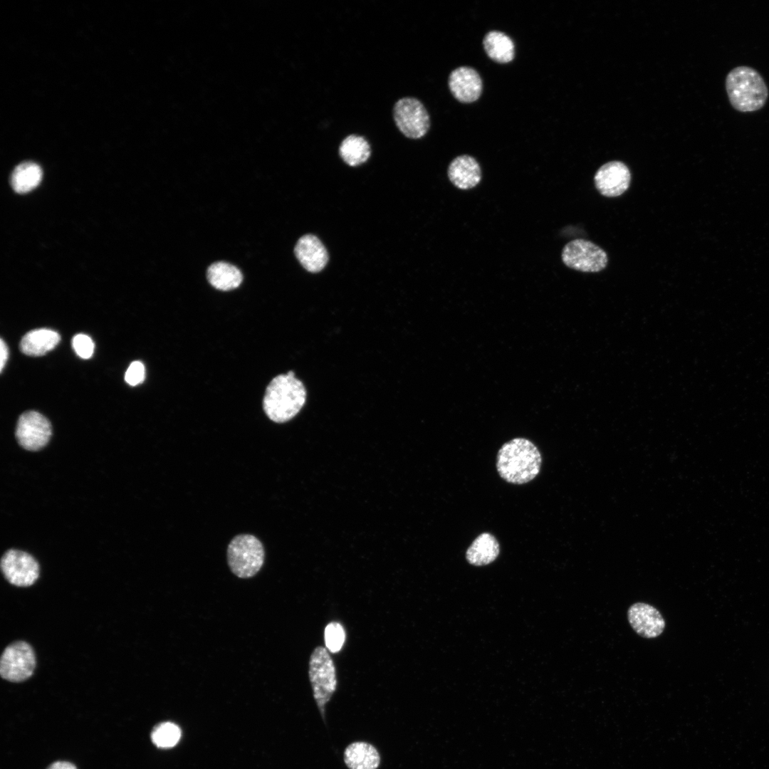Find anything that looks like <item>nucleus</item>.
Returning a JSON list of instances; mask_svg holds the SVG:
<instances>
[{
  "mask_svg": "<svg viewBox=\"0 0 769 769\" xmlns=\"http://www.w3.org/2000/svg\"><path fill=\"white\" fill-rule=\"evenodd\" d=\"M345 632L338 622L329 623L325 629V642L327 648L333 653L338 652L345 642Z\"/></svg>",
  "mask_w": 769,
  "mask_h": 769,
  "instance_id": "24",
  "label": "nucleus"
},
{
  "mask_svg": "<svg viewBox=\"0 0 769 769\" xmlns=\"http://www.w3.org/2000/svg\"><path fill=\"white\" fill-rule=\"evenodd\" d=\"M35 665L32 647L25 642H16L9 645L2 653L0 674L7 681L20 682L32 675Z\"/></svg>",
  "mask_w": 769,
  "mask_h": 769,
  "instance_id": "8",
  "label": "nucleus"
},
{
  "mask_svg": "<svg viewBox=\"0 0 769 769\" xmlns=\"http://www.w3.org/2000/svg\"><path fill=\"white\" fill-rule=\"evenodd\" d=\"M542 463L537 446L525 438H514L498 450L496 469L500 476L513 484H523L538 474Z\"/></svg>",
  "mask_w": 769,
  "mask_h": 769,
  "instance_id": "1",
  "label": "nucleus"
},
{
  "mask_svg": "<svg viewBox=\"0 0 769 769\" xmlns=\"http://www.w3.org/2000/svg\"><path fill=\"white\" fill-rule=\"evenodd\" d=\"M145 366L140 361L132 362L125 374L126 382L131 386H135L142 383L145 380Z\"/></svg>",
  "mask_w": 769,
  "mask_h": 769,
  "instance_id": "26",
  "label": "nucleus"
},
{
  "mask_svg": "<svg viewBox=\"0 0 769 769\" xmlns=\"http://www.w3.org/2000/svg\"><path fill=\"white\" fill-rule=\"evenodd\" d=\"M450 182L460 189L476 187L481 179V169L478 162L471 156L464 155L454 158L449 165Z\"/></svg>",
  "mask_w": 769,
  "mask_h": 769,
  "instance_id": "15",
  "label": "nucleus"
},
{
  "mask_svg": "<svg viewBox=\"0 0 769 769\" xmlns=\"http://www.w3.org/2000/svg\"><path fill=\"white\" fill-rule=\"evenodd\" d=\"M206 277L213 287L224 291L238 288L243 280L239 269L224 261L212 263L207 269Z\"/></svg>",
  "mask_w": 769,
  "mask_h": 769,
  "instance_id": "19",
  "label": "nucleus"
},
{
  "mask_svg": "<svg viewBox=\"0 0 769 769\" xmlns=\"http://www.w3.org/2000/svg\"><path fill=\"white\" fill-rule=\"evenodd\" d=\"M562 260L567 267L587 273L603 270L608 262L607 253L602 249L582 239L572 240L564 246Z\"/></svg>",
  "mask_w": 769,
  "mask_h": 769,
  "instance_id": "7",
  "label": "nucleus"
},
{
  "mask_svg": "<svg viewBox=\"0 0 769 769\" xmlns=\"http://www.w3.org/2000/svg\"><path fill=\"white\" fill-rule=\"evenodd\" d=\"M726 90L731 106L741 113L760 110L768 98V89L762 75L753 68L740 66L726 78Z\"/></svg>",
  "mask_w": 769,
  "mask_h": 769,
  "instance_id": "3",
  "label": "nucleus"
},
{
  "mask_svg": "<svg viewBox=\"0 0 769 769\" xmlns=\"http://www.w3.org/2000/svg\"><path fill=\"white\" fill-rule=\"evenodd\" d=\"M42 176V169L38 164L25 162L14 169L11 176V185L17 193H27L40 184Z\"/></svg>",
  "mask_w": 769,
  "mask_h": 769,
  "instance_id": "22",
  "label": "nucleus"
},
{
  "mask_svg": "<svg viewBox=\"0 0 769 769\" xmlns=\"http://www.w3.org/2000/svg\"><path fill=\"white\" fill-rule=\"evenodd\" d=\"M306 400V390L293 371L275 377L267 386L263 399L266 416L277 423L293 418Z\"/></svg>",
  "mask_w": 769,
  "mask_h": 769,
  "instance_id": "2",
  "label": "nucleus"
},
{
  "mask_svg": "<svg viewBox=\"0 0 769 769\" xmlns=\"http://www.w3.org/2000/svg\"><path fill=\"white\" fill-rule=\"evenodd\" d=\"M72 345L76 354L83 359L92 357L94 351V343L92 339L85 334L75 335L72 340Z\"/></svg>",
  "mask_w": 769,
  "mask_h": 769,
  "instance_id": "25",
  "label": "nucleus"
},
{
  "mask_svg": "<svg viewBox=\"0 0 769 769\" xmlns=\"http://www.w3.org/2000/svg\"><path fill=\"white\" fill-rule=\"evenodd\" d=\"M627 618L635 632L646 639H653L661 635L666 625L659 610L644 602L632 605L627 611Z\"/></svg>",
  "mask_w": 769,
  "mask_h": 769,
  "instance_id": "12",
  "label": "nucleus"
},
{
  "mask_svg": "<svg viewBox=\"0 0 769 769\" xmlns=\"http://www.w3.org/2000/svg\"><path fill=\"white\" fill-rule=\"evenodd\" d=\"M60 335L52 330L41 328L31 330L21 339V351L29 356H41L53 350L60 342Z\"/></svg>",
  "mask_w": 769,
  "mask_h": 769,
  "instance_id": "17",
  "label": "nucleus"
},
{
  "mask_svg": "<svg viewBox=\"0 0 769 769\" xmlns=\"http://www.w3.org/2000/svg\"><path fill=\"white\" fill-rule=\"evenodd\" d=\"M343 760L348 769H377L381 756L374 745L366 741H355L345 748Z\"/></svg>",
  "mask_w": 769,
  "mask_h": 769,
  "instance_id": "16",
  "label": "nucleus"
},
{
  "mask_svg": "<svg viewBox=\"0 0 769 769\" xmlns=\"http://www.w3.org/2000/svg\"><path fill=\"white\" fill-rule=\"evenodd\" d=\"M0 350H1L0 370H1V372H2L5 365L6 363V361L8 360V357H9V349H8V347H7L6 344L4 342V341L2 339H1V340H0Z\"/></svg>",
  "mask_w": 769,
  "mask_h": 769,
  "instance_id": "27",
  "label": "nucleus"
},
{
  "mask_svg": "<svg viewBox=\"0 0 769 769\" xmlns=\"http://www.w3.org/2000/svg\"><path fill=\"white\" fill-rule=\"evenodd\" d=\"M594 182L596 189L602 196L616 197L628 189L631 182V173L624 163L612 161L598 169L594 177Z\"/></svg>",
  "mask_w": 769,
  "mask_h": 769,
  "instance_id": "11",
  "label": "nucleus"
},
{
  "mask_svg": "<svg viewBox=\"0 0 769 769\" xmlns=\"http://www.w3.org/2000/svg\"><path fill=\"white\" fill-rule=\"evenodd\" d=\"M308 674L314 700L326 725V706L336 691L337 679L333 661L325 648L320 646L313 651Z\"/></svg>",
  "mask_w": 769,
  "mask_h": 769,
  "instance_id": "4",
  "label": "nucleus"
},
{
  "mask_svg": "<svg viewBox=\"0 0 769 769\" xmlns=\"http://www.w3.org/2000/svg\"><path fill=\"white\" fill-rule=\"evenodd\" d=\"M393 118L399 130L410 139L424 137L430 127L429 113L423 103L415 98L399 99L393 107Z\"/></svg>",
  "mask_w": 769,
  "mask_h": 769,
  "instance_id": "6",
  "label": "nucleus"
},
{
  "mask_svg": "<svg viewBox=\"0 0 769 769\" xmlns=\"http://www.w3.org/2000/svg\"><path fill=\"white\" fill-rule=\"evenodd\" d=\"M51 433L50 422L38 412H26L19 418L16 437L19 445L26 450L34 451L43 448Z\"/></svg>",
  "mask_w": 769,
  "mask_h": 769,
  "instance_id": "9",
  "label": "nucleus"
},
{
  "mask_svg": "<svg viewBox=\"0 0 769 769\" xmlns=\"http://www.w3.org/2000/svg\"><path fill=\"white\" fill-rule=\"evenodd\" d=\"M47 769H76V767L66 761H57L51 764Z\"/></svg>",
  "mask_w": 769,
  "mask_h": 769,
  "instance_id": "28",
  "label": "nucleus"
},
{
  "mask_svg": "<svg viewBox=\"0 0 769 769\" xmlns=\"http://www.w3.org/2000/svg\"><path fill=\"white\" fill-rule=\"evenodd\" d=\"M370 153V145L367 140L355 134L344 138L339 147V154L342 159L350 166H357L365 162Z\"/></svg>",
  "mask_w": 769,
  "mask_h": 769,
  "instance_id": "21",
  "label": "nucleus"
},
{
  "mask_svg": "<svg viewBox=\"0 0 769 769\" xmlns=\"http://www.w3.org/2000/svg\"><path fill=\"white\" fill-rule=\"evenodd\" d=\"M1 568L6 579L18 587L33 585L39 575V566L34 558L18 550L11 549L4 554Z\"/></svg>",
  "mask_w": 769,
  "mask_h": 769,
  "instance_id": "10",
  "label": "nucleus"
},
{
  "mask_svg": "<svg viewBox=\"0 0 769 769\" xmlns=\"http://www.w3.org/2000/svg\"><path fill=\"white\" fill-rule=\"evenodd\" d=\"M499 552L500 546L496 538L489 533H483L469 547L466 558L470 564L481 566L493 562Z\"/></svg>",
  "mask_w": 769,
  "mask_h": 769,
  "instance_id": "18",
  "label": "nucleus"
},
{
  "mask_svg": "<svg viewBox=\"0 0 769 769\" xmlns=\"http://www.w3.org/2000/svg\"><path fill=\"white\" fill-rule=\"evenodd\" d=\"M265 553L255 536L242 534L234 538L228 545L227 561L231 572L239 578L254 576L261 568Z\"/></svg>",
  "mask_w": 769,
  "mask_h": 769,
  "instance_id": "5",
  "label": "nucleus"
},
{
  "mask_svg": "<svg viewBox=\"0 0 769 769\" xmlns=\"http://www.w3.org/2000/svg\"><path fill=\"white\" fill-rule=\"evenodd\" d=\"M484 50L493 61L506 63L514 58V43L506 33L498 31H491L486 34L483 40Z\"/></svg>",
  "mask_w": 769,
  "mask_h": 769,
  "instance_id": "20",
  "label": "nucleus"
},
{
  "mask_svg": "<svg viewBox=\"0 0 769 769\" xmlns=\"http://www.w3.org/2000/svg\"><path fill=\"white\" fill-rule=\"evenodd\" d=\"M295 253L300 264L312 273L320 271L328 261L324 245L318 238L311 234L299 239L295 247Z\"/></svg>",
  "mask_w": 769,
  "mask_h": 769,
  "instance_id": "14",
  "label": "nucleus"
},
{
  "mask_svg": "<svg viewBox=\"0 0 769 769\" xmlns=\"http://www.w3.org/2000/svg\"><path fill=\"white\" fill-rule=\"evenodd\" d=\"M181 731L174 723L165 722L156 726L152 734V742L159 748H171L179 741Z\"/></svg>",
  "mask_w": 769,
  "mask_h": 769,
  "instance_id": "23",
  "label": "nucleus"
},
{
  "mask_svg": "<svg viewBox=\"0 0 769 769\" xmlns=\"http://www.w3.org/2000/svg\"><path fill=\"white\" fill-rule=\"evenodd\" d=\"M449 87L454 97L461 103H473L482 93L483 83L478 73L468 66L459 67L449 75Z\"/></svg>",
  "mask_w": 769,
  "mask_h": 769,
  "instance_id": "13",
  "label": "nucleus"
}]
</instances>
